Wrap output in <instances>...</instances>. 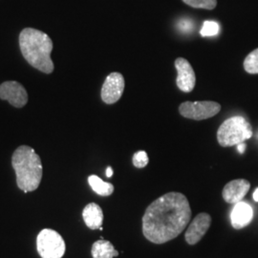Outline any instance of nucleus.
<instances>
[{
    "mask_svg": "<svg viewBox=\"0 0 258 258\" xmlns=\"http://www.w3.org/2000/svg\"><path fill=\"white\" fill-rule=\"evenodd\" d=\"M37 249L41 258H61L65 253V242L57 231L44 229L37 235Z\"/></svg>",
    "mask_w": 258,
    "mask_h": 258,
    "instance_id": "nucleus-5",
    "label": "nucleus"
},
{
    "mask_svg": "<svg viewBox=\"0 0 258 258\" xmlns=\"http://www.w3.org/2000/svg\"><path fill=\"white\" fill-rule=\"evenodd\" d=\"M252 127L248 120L234 116L225 120L217 131V140L223 148L237 146L251 138Z\"/></svg>",
    "mask_w": 258,
    "mask_h": 258,
    "instance_id": "nucleus-4",
    "label": "nucleus"
},
{
    "mask_svg": "<svg viewBox=\"0 0 258 258\" xmlns=\"http://www.w3.org/2000/svg\"><path fill=\"white\" fill-rule=\"evenodd\" d=\"M219 33V25L215 21H205L200 32L202 37H212Z\"/></svg>",
    "mask_w": 258,
    "mask_h": 258,
    "instance_id": "nucleus-18",
    "label": "nucleus"
},
{
    "mask_svg": "<svg viewBox=\"0 0 258 258\" xmlns=\"http://www.w3.org/2000/svg\"><path fill=\"white\" fill-rule=\"evenodd\" d=\"M19 47L29 64L42 73H53L55 66L51 53L54 44L47 34L34 28H25L19 35Z\"/></svg>",
    "mask_w": 258,
    "mask_h": 258,
    "instance_id": "nucleus-2",
    "label": "nucleus"
},
{
    "mask_svg": "<svg viewBox=\"0 0 258 258\" xmlns=\"http://www.w3.org/2000/svg\"><path fill=\"white\" fill-rule=\"evenodd\" d=\"M244 69L249 74H258V48L246 56L244 60Z\"/></svg>",
    "mask_w": 258,
    "mask_h": 258,
    "instance_id": "nucleus-16",
    "label": "nucleus"
},
{
    "mask_svg": "<svg viewBox=\"0 0 258 258\" xmlns=\"http://www.w3.org/2000/svg\"><path fill=\"white\" fill-rule=\"evenodd\" d=\"M83 220L85 225L91 230H98L102 228L103 222V212L102 208L96 203L86 205L83 209Z\"/></svg>",
    "mask_w": 258,
    "mask_h": 258,
    "instance_id": "nucleus-13",
    "label": "nucleus"
},
{
    "mask_svg": "<svg viewBox=\"0 0 258 258\" xmlns=\"http://www.w3.org/2000/svg\"><path fill=\"white\" fill-rule=\"evenodd\" d=\"M250 187L248 180L236 179L232 180L226 184L223 188L222 196L224 200L229 204H236L242 201V199L248 194Z\"/></svg>",
    "mask_w": 258,
    "mask_h": 258,
    "instance_id": "nucleus-11",
    "label": "nucleus"
},
{
    "mask_svg": "<svg viewBox=\"0 0 258 258\" xmlns=\"http://www.w3.org/2000/svg\"><path fill=\"white\" fill-rule=\"evenodd\" d=\"M179 27L181 28L183 31H186L187 28L190 29L189 27H191V23H190L189 21L184 20V21H182V22L179 24Z\"/></svg>",
    "mask_w": 258,
    "mask_h": 258,
    "instance_id": "nucleus-20",
    "label": "nucleus"
},
{
    "mask_svg": "<svg viewBox=\"0 0 258 258\" xmlns=\"http://www.w3.org/2000/svg\"><path fill=\"white\" fill-rule=\"evenodd\" d=\"M91 253L93 258H114L119 255L118 250L110 242L103 239L98 240L93 244Z\"/></svg>",
    "mask_w": 258,
    "mask_h": 258,
    "instance_id": "nucleus-14",
    "label": "nucleus"
},
{
    "mask_svg": "<svg viewBox=\"0 0 258 258\" xmlns=\"http://www.w3.org/2000/svg\"><path fill=\"white\" fill-rule=\"evenodd\" d=\"M175 68L178 74L176 79L178 88L183 92H191L196 83V76L192 66L184 57H177Z\"/></svg>",
    "mask_w": 258,
    "mask_h": 258,
    "instance_id": "nucleus-10",
    "label": "nucleus"
},
{
    "mask_svg": "<svg viewBox=\"0 0 258 258\" xmlns=\"http://www.w3.org/2000/svg\"><path fill=\"white\" fill-rule=\"evenodd\" d=\"M253 218V210L246 202L240 201L235 204L231 213L232 227L235 230H240L247 227Z\"/></svg>",
    "mask_w": 258,
    "mask_h": 258,
    "instance_id": "nucleus-12",
    "label": "nucleus"
},
{
    "mask_svg": "<svg viewBox=\"0 0 258 258\" xmlns=\"http://www.w3.org/2000/svg\"><path fill=\"white\" fill-rule=\"evenodd\" d=\"M124 78L123 76L113 72L107 76L102 87V100L107 104H113L118 102L124 91Z\"/></svg>",
    "mask_w": 258,
    "mask_h": 258,
    "instance_id": "nucleus-7",
    "label": "nucleus"
},
{
    "mask_svg": "<svg viewBox=\"0 0 258 258\" xmlns=\"http://www.w3.org/2000/svg\"><path fill=\"white\" fill-rule=\"evenodd\" d=\"M113 175V169H112V167L111 166H108L107 168H106V177H108V178H110Z\"/></svg>",
    "mask_w": 258,
    "mask_h": 258,
    "instance_id": "nucleus-22",
    "label": "nucleus"
},
{
    "mask_svg": "<svg viewBox=\"0 0 258 258\" xmlns=\"http://www.w3.org/2000/svg\"><path fill=\"white\" fill-rule=\"evenodd\" d=\"M220 110L221 105L218 102L211 101L184 102L179 106V112L183 117L195 120L210 119L217 115Z\"/></svg>",
    "mask_w": 258,
    "mask_h": 258,
    "instance_id": "nucleus-6",
    "label": "nucleus"
},
{
    "mask_svg": "<svg viewBox=\"0 0 258 258\" xmlns=\"http://www.w3.org/2000/svg\"><path fill=\"white\" fill-rule=\"evenodd\" d=\"M132 163H133L134 166H136L137 168H143V167L148 166V153H147L146 151H144V150L137 151V152L133 155Z\"/></svg>",
    "mask_w": 258,
    "mask_h": 258,
    "instance_id": "nucleus-19",
    "label": "nucleus"
},
{
    "mask_svg": "<svg viewBox=\"0 0 258 258\" xmlns=\"http://www.w3.org/2000/svg\"><path fill=\"white\" fill-rule=\"evenodd\" d=\"M88 183L93 190L101 196H110L114 192V185L102 181L100 177L91 175L88 177Z\"/></svg>",
    "mask_w": 258,
    "mask_h": 258,
    "instance_id": "nucleus-15",
    "label": "nucleus"
},
{
    "mask_svg": "<svg viewBox=\"0 0 258 258\" xmlns=\"http://www.w3.org/2000/svg\"><path fill=\"white\" fill-rule=\"evenodd\" d=\"M183 2L197 9L213 10L217 6V0H183Z\"/></svg>",
    "mask_w": 258,
    "mask_h": 258,
    "instance_id": "nucleus-17",
    "label": "nucleus"
},
{
    "mask_svg": "<svg viewBox=\"0 0 258 258\" xmlns=\"http://www.w3.org/2000/svg\"><path fill=\"white\" fill-rule=\"evenodd\" d=\"M253 200L255 202H258V187L255 189V191L253 192Z\"/></svg>",
    "mask_w": 258,
    "mask_h": 258,
    "instance_id": "nucleus-23",
    "label": "nucleus"
},
{
    "mask_svg": "<svg viewBox=\"0 0 258 258\" xmlns=\"http://www.w3.org/2000/svg\"><path fill=\"white\" fill-rule=\"evenodd\" d=\"M212 224L210 214L202 212L196 215L184 233V239L188 245H196L209 231Z\"/></svg>",
    "mask_w": 258,
    "mask_h": 258,
    "instance_id": "nucleus-9",
    "label": "nucleus"
},
{
    "mask_svg": "<svg viewBox=\"0 0 258 258\" xmlns=\"http://www.w3.org/2000/svg\"><path fill=\"white\" fill-rule=\"evenodd\" d=\"M191 219V209L184 194L168 192L150 204L143 216L144 236L164 244L182 233Z\"/></svg>",
    "mask_w": 258,
    "mask_h": 258,
    "instance_id": "nucleus-1",
    "label": "nucleus"
},
{
    "mask_svg": "<svg viewBox=\"0 0 258 258\" xmlns=\"http://www.w3.org/2000/svg\"><path fill=\"white\" fill-rule=\"evenodd\" d=\"M12 165L17 174V184L24 194L37 189L42 179V163L34 148L21 146L12 157Z\"/></svg>",
    "mask_w": 258,
    "mask_h": 258,
    "instance_id": "nucleus-3",
    "label": "nucleus"
},
{
    "mask_svg": "<svg viewBox=\"0 0 258 258\" xmlns=\"http://www.w3.org/2000/svg\"><path fill=\"white\" fill-rule=\"evenodd\" d=\"M0 99L8 101L11 105L21 108L28 102V94L22 84L12 81L0 84Z\"/></svg>",
    "mask_w": 258,
    "mask_h": 258,
    "instance_id": "nucleus-8",
    "label": "nucleus"
},
{
    "mask_svg": "<svg viewBox=\"0 0 258 258\" xmlns=\"http://www.w3.org/2000/svg\"><path fill=\"white\" fill-rule=\"evenodd\" d=\"M246 148H247V146H246V144H244V143H241L239 145H237V150H238V152H239L240 154H243V153L245 152Z\"/></svg>",
    "mask_w": 258,
    "mask_h": 258,
    "instance_id": "nucleus-21",
    "label": "nucleus"
}]
</instances>
